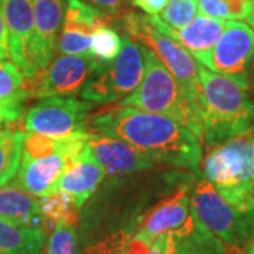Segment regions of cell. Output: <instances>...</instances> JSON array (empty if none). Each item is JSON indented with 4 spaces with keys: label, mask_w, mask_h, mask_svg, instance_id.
Returning <instances> with one entry per match:
<instances>
[{
    "label": "cell",
    "mask_w": 254,
    "mask_h": 254,
    "mask_svg": "<svg viewBox=\"0 0 254 254\" xmlns=\"http://www.w3.org/2000/svg\"><path fill=\"white\" fill-rule=\"evenodd\" d=\"M86 131L123 140L154 161L193 171L199 167V137L164 115L115 106L88 119Z\"/></svg>",
    "instance_id": "6da1fadb"
},
{
    "label": "cell",
    "mask_w": 254,
    "mask_h": 254,
    "mask_svg": "<svg viewBox=\"0 0 254 254\" xmlns=\"http://www.w3.org/2000/svg\"><path fill=\"white\" fill-rule=\"evenodd\" d=\"M202 138L222 144L254 128V103L236 82L199 65Z\"/></svg>",
    "instance_id": "7a4b0ae2"
},
{
    "label": "cell",
    "mask_w": 254,
    "mask_h": 254,
    "mask_svg": "<svg viewBox=\"0 0 254 254\" xmlns=\"http://www.w3.org/2000/svg\"><path fill=\"white\" fill-rule=\"evenodd\" d=\"M203 174L240 213L254 202V128L213 148L203 161Z\"/></svg>",
    "instance_id": "3957f363"
},
{
    "label": "cell",
    "mask_w": 254,
    "mask_h": 254,
    "mask_svg": "<svg viewBox=\"0 0 254 254\" xmlns=\"http://www.w3.org/2000/svg\"><path fill=\"white\" fill-rule=\"evenodd\" d=\"M143 54L145 60L143 81L119 106L168 116L202 138L199 110L184 96L177 79L151 50L143 47Z\"/></svg>",
    "instance_id": "277c9868"
},
{
    "label": "cell",
    "mask_w": 254,
    "mask_h": 254,
    "mask_svg": "<svg viewBox=\"0 0 254 254\" xmlns=\"http://www.w3.org/2000/svg\"><path fill=\"white\" fill-rule=\"evenodd\" d=\"M123 28L131 40L140 41L158 57L177 79L184 96L199 110L200 82L196 60L175 40L161 33L148 16L126 13L123 17Z\"/></svg>",
    "instance_id": "5b68a950"
},
{
    "label": "cell",
    "mask_w": 254,
    "mask_h": 254,
    "mask_svg": "<svg viewBox=\"0 0 254 254\" xmlns=\"http://www.w3.org/2000/svg\"><path fill=\"white\" fill-rule=\"evenodd\" d=\"M144 71L143 47L130 37H123L122 48L113 61L100 63L95 60L93 71L82 88L81 96L93 103L118 102L140 85Z\"/></svg>",
    "instance_id": "8992f818"
},
{
    "label": "cell",
    "mask_w": 254,
    "mask_h": 254,
    "mask_svg": "<svg viewBox=\"0 0 254 254\" xmlns=\"http://www.w3.org/2000/svg\"><path fill=\"white\" fill-rule=\"evenodd\" d=\"M254 60V30L239 20H227L215 47L199 61L212 72L230 78L247 91Z\"/></svg>",
    "instance_id": "52a82bcc"
},
{
    "label": "cell",
    "mask_w": 254,
    "mask_h": 254,
    "mask_svg": "<svg viewBox=\"0 0 254 254\" xmlns=\"http://www.w3.org/2000/svg\"><path fill=\"white\" fill-rule=\"evenodd\" d=\"M92 108L91 102L75 98H43L26 113L23 127L27 131L40 133L51 138H64L79 131H86L88 113Z\"/></svg>",
    "instance_id": "ba28073f"
},
{
    "label": "cell",
    "mask_w": 254,
    "mask_h": 254,
    "mask_svg": "<svg viewBox=\"0 0 254 254\" xmlns=\"http://www.w3.org/2000/svg\"><path fill=\"white\" fill-rule=\"evenodd\" d=\"M190 210L193 218L223 243L240 246L247 240L242 213L233 208L206 178L196 182L190 193Z\"/></svg>",
    "instance_id": "9c48e42d"
},
{
    "label": "cell",
    "mask_w": 254,
    "mask_h": 254,
    "mask_svg": "<svg viewBox=\"0 0 254 254\" xmlns=\"http://www.w3.org/2000/svg\"><path fill=\"white\" fill-rule=\"evenodd\" d=\"M0 11L9 33L10 60L28 81H33L40 75L33 0H0Z\"/></svg>",
    "instance_id": "30bf717a"
},
{
    "label": "cell",
    "mask_w": 254,
    "mask_h": 254,
    "mask_svg": "<svg viewBox=\"0 0 254 254\" xmlns=\"http://www.w3.org/2000/svg\"><path fill=\"white\" fill-rule=\"evenodd\" d=\"M95 60L88 55H61L44 72L30 81L28 96L51 98L72 96L82 91L85 82L91 76Z\"/></svg>",
    "instance_id": "8fae6325"
},
{
    "label": "cell",
    "mask_w": 254,
    "mask_h": 254,
    "mask_svg": "<svg viewBox=\"0 0 254 254\" xmlns=\"http://www.w3.org/2000/svg\"><path fill=\"white\" fill-rule=\"evenodd\" d=\"M190 187L182 185L170 196L164 198L138 219L133 236L153 245L155 239L165 233H173L192 220Z\"/></svg>",
    "instance_id": "7c38bea8"
},
{
    "label": "cell",
    "mask_w": 254,
    "mask_h": 254,
    "mask_svg": "<svg viewBox=\"0 0 254 254\" xmlns=\"http://www.w3.org/2000/svg\"><path fill=\"white\" fill-rule=\"evenodd\" d=\"M83 155L92 158L110 175L131 174L154 167V160L115 137L89 133Z\"/></svg>",
    "instance_id": "4fadbf2b"
},
{
    "label": "cell",
    "mask_w": 254,
    "mask_h": 254,
    "mask_svg": "<svg viewBox=\"0 0 254 254\" xmlns=\"http://www.w3.org/2000/svg\"><path fill=\"white\" fill-rule=\"evenodd\" d=\"M151 23L165 36L171 37L180 46H182L198 63L210 53V50L218 43L225 30V20L212 18L199 14L184 28L175 30L167 26L161 18L155 16H148Z\"/></svg>",
    "instance_id": "5bb4252c"
},
{
    "label": "cell",
    "mask_w": 254,
    "mask_h": 254,
    "mask_svg": "<svg viewBox=\"0 0 254 254\" xmlns=\"http://www.w3.org/2000/svg\"><path fill=\"white\" fill-rule=\"evenodd\" d=\"M66 168L68 161L60 153L36 160H21L13 184L34 196H44L54 190L55 184Z\"/></svg>",
    "instance_id": "9a60e30c"
},
{
    "label": "cell",
    "mask_w": 254,
    "mask_h": 254,
    "mask_svg": "<svg viewBox=\"0 0 254 254\" xmlns=\"http://www.w3.org/2000/svg\"><path fill=\"white\" fill-rule=\"evenodd\" d=\"M36 24V61L40 73L53 60L64 21L63 0H33Z\"/></svg>",
    "instance_id": "2e32d148"
},
{
    "label": "cell",
    "mask_w": 254,
    "mask_h": 254,
    "mask_svg": "<svg viewBox=\"0 0 254 254\" xmlns=\"http://www.w3.org/2000/svg\"><path fill=\"white\" fill-rule=\"evenodd\" d=\"M165 254H243V252L240 246L223 243L192 218L182 229L167 233Z\"/></svg>",
    "instance_id": "e0dca14e"
},
{
    "label": "cell",
    "mask_w": 254,
    "mask_h": 254,
    "mask_svg": "<svg viewBox=\"0 0 254 254\" xmlns=\"http://www.w3.org/2000/svg\"><path fill=\"white\" fill-rule=\"evenodd\" d=\"M105 170L96 164L92 158L83 155L73 161L61 178L55 184L54 190H64L72 196L76 206L81 208L82 205L89 199L92 193L98 190L100 182L105 178Z\"/></svg>",
    "instance_id": "ac0fdd59"
},
{
    "label": "cell",
    "mask_w": 254,
    "mask_h": 254,
    "mask_svg": "<svg viewBox=\"0 0 254 254\" xmlns=\"http://www.w3.org/2000/svg\"><path fill=\"white\" fill-rule=\"evenodd\" d=\"M28 98L26 79L13 63L0 61V119L13 125L23 116V103Z\"/></svg>",
    "instance_id": "d6986e66"
},
{
    "label": "cell",
    "mask_w": 254,
    "mask_h": 254,
    "mask_svg": "<svg viewBox=\"0 0 254 254\" xmlns=\"http://www.w3.org/2000/svg\"><path fill=\"white\" fill-rule=\"evenodd\" d=\"M46 229L0 218V254H43Z\"/></svg>",
    "instance_id": "ffe728a7"
},
{
    "label": "cell",
    "mask_w": 254,
    "mask_h": 254,
    "mask_svg": "<svg viewBox=\"0 0 254 254\" xmlns=\"http://www.w3.org/2000/svg\"><path fill=\"white\" fill-rule=\"evenodd\" d=\"M0 218L46 229L40 200L14 185L0 188Z\"/></svg>",
    "instance_id": "44dd1931"
},
{
    "label": "cell",
    "mask_w": 254,
    "mask_h": 254,
    "mask_svg": "<svg viewBox=\"0 0 254 254\" xmlns=\"http://www.w3.org/2000/svg\"><path fill=\"white\" fill-rule=\"evenodd\" d=\"M40 210L46 226H76L79 220V208L72 196L64 190H53L41 196Z\"/></svg>",
    "instance_id": "7402d4cb"
},
{
    "label": "cell",
    "mask_w": 254,
    "mask_h": 254,
    "mask_svg": "<svg viewBox=\"0 0 254 254\" xmlns=\"http://www.w3.org/2000/svg\"><path fill=\"white\" fill-rule=\"evenodd\" d=\"M110 14L98 9L83 0H68L66 10L64 13L63 27L76 28L88 34H93L95 30L102 26H109Z\"/></svg>",
    "instance_id": "603a6c76"
},
{
    "label": "cell",
    "mask_w": 254,
    "mask_h": 254,
    "mask_svg": "<svg viewBox=\"0 0 254 254\" xmlns=\"http://www.w3.org/2000/svg\"><path fill=\"white\" fill-rule=\"evenodd\" d=\"M23 136L24 133L14 127L0 133V188L17 174L23 155Z\"/></svg>",
    "instance_id": "cb8c5ba5"
},
{
    "label": "cell",
    "mask_w": 254,
    "mask_h": 254,
    "mask_svg": "<svg viewBox=\"0 0 254 254\" xmlns=\"http://www.w3.org/2000/svg\"><path fill=\"white\" fill-rule=\"evenodd\" d=\"M252 4L253 0H198L200 14L219 20L246 18Z\"/></svg>",
    "instance_id": "d4e9b609"
},
{
    "label": "cell",
    "mask_w": 254,
    "mask_h": 254,
    "mask_svg": "<svg viewBox=\"0 0 254 254\" xmlns=\"http://www.w3.org/2000/svg\"><path fill=\"white\" fill-rule=\"evenodd\" d=\"M122 48V37L115 28L102 26L92 34L91 54L93 60L100 63H109L118 57Z\"/></svg>",
    "instance_id": "484cf974"
},
{
    "label": "cell",
    "mask_w": 254,
    "mask_h": 254,
    "mask_svg": "<svg viewBox=\"0 0 254 254\" xmlns=\"http://www.w3.org/2000/svg\"><path fill=\"white\" fill-rule=\"evenodd\" d=\"M199 11L198 0H170L158 17L167 26L180 30L188 26Z\"/></svg>",
    "instance_id": "4316f807"
},
{
    "label": "cell",
    "mask_w": 254,
    "mask_h": 254,
    "mask_svg": "<svg viewBox=\"0 0 254 254\" xmlns=\"http://www.w3.org/2000/svg\"><path fill=\"white\" fill-rule=\"evenodd\" d=\"M55 153H60V138H51L33 131H27L23 136L21 160H36Z\"/></svg>",
    "instance_id": "83f0119b"
},
{
    "label": "cell",
    "mask_w": 254,
    "mask_h": 254,
    "mask_svg": "<svg viewBox=\"0 0 254 254\" xmlns=\"http://www.w3.org/2000/svg\"><path fill=\"white\" fill-rule=\"evenodd\" d=\"M92 34L76 28L63 27L58 37L57 46L65 55H88L91 54Z\"/></svg>",
    "instance_id": "f1b7e54d"
},
{
    "label": "cell",
    "mask_w": 254,
    "mask_h": 254,
    "mask_svg": "<svg viewBox=\"0 0 254 254\" xmlns=\"http://www.w3.org/2000/svg\"><path fill=\"white\" fill-rule=\"evenodd\" d=\"M47 254H78V235L75 226H57L48 239Z\"/></svg>",
    "instance_id": "f546056e"
},
{
    "label": "cell",
    "mask_w": 254,
    "mask_h": 254,
    "mask_svg": "<svg viewBox=\"0 0 254 254\" xmlns=\"http://www.w3.org/2000/svg\"><path fill=\"white\" fill-rule=\"evenodd\" d=\"M127 236L128 233L123 230L108 235L88 246L83 254H127Z\"/></svg>",
    "instance_id": "4dcf8cb0"
},
{
    "label": "cell",
    "mask_w": 254,
    "mask_h": 254,
    "mask_svg": "<svg viewBox=\"0 0 254 254\" xmlns=\"http://www.w3.org/2000/svg\"><path fill=\"white\" fill-rule=\"evenodd\" d=\"M88 1L92 6L103 10L110 16H116L122 13V10L126 7L130 0H88Z\"/></svg>",
    "instance_id": "1f68e13d"
},
{
    "label": "cell",
    "mask_w": 254,
    "mask_h": 254,
    "mask_svg": "<svg viewBox=\"0 0 254 254\" xmlns=\"http://www.w3.org/2000/svg\"><path fill=\"white\" fill-rule=\"evenodd\" d=\"M131 1L134 6L144 10L148 16H155L163 11L170 0H131Z\"/></svg>",
    "instance_id": "d6a6232c"
},
{
    "label": "cell",
    "mask_w": 254,
    "mask_h": 254,
    "mask_svg": "<svg viewBox=\"0 0 254 254\" xmlns=\"http://www.w3.org/2000/svg\"><path fill=\"white\" fill-rule=\"evenodd\" d=\"M10 58L9 53V33L4 23L3 14L0 11V61H6Z\"/></svg>",
    "instance_id": "836d02e7"
},
{
    "label": "cell",
    "mask_w": 254,
    "mask_h": 254,
    "mask_svg": "<svg viewBox=\"0 0 254 254\" xmlns=\"http://www.w3.org/2000/svg\"><path fill=\"white\" fill-rule=\"evenodd\" d=\"M242 218H243V229H245L246 239L254 242V202L249 210L242 213Z\"/></svg>",
    "instance_id": "e575fe53"
},
{
    "label": "cell",
    "mask_w": 254,
    "mask_h": 254,
    "mask_svg": "<svg viewBox=\"0 0 254 254\" xmlns=\"http://www.w3.org/2000/svg\"><path fill=\"white\" fill-rule=\"evenodd\" d=\"M165 247H167V233L155 239L148 254H165Z\"/></svg>",
    "instance_id": "d590c367"
},
{
    "label": "cell",
    "mask_w": 254,
    "mask_h": 254,
    "mask_svg": "<svg viewBox=\"0 0 254 254\" xmlns=\"http://www.w3.org/2000/svg\"><path fill=\"white\" fill-rule=\"evenodd\" d=\"M247 20V23H249V26L254 30V0H253V4H252V10H250V13H249V16L246 17Z\"/></svg>",
    "instance_id": "8d00e7d4"
},
{
    "label": "cell",
    "mask_w": 254,
    "mask_h": 254,
    "mask_svg": "<svg viewBox=\"0 0 254 254\" xmlns=\"http://www.w3.org/2000/svg\"><path fill=\"white\" fill-rule=\"evenodd\" d=\"M246 254H254V242L252 245L249 246V249H247V253Z\"/></svg>",
    "instance_id": "74e56055"
},
{
    "label": "cell",
    "mask_w": 254,
    "mask_h": 254,
    "mask_svg": "<svg viewBox=\"0 0 254 254\" xmlns=\"http://www.w3.org/2000/svg\"><path fill=\"white\" fill-rule=\"evenodd\" d=\"M1 131H3V130H1V126H0V133H1Z\"/></svg>",
    "instance_id": "f35d334b"
}]
</instances>
